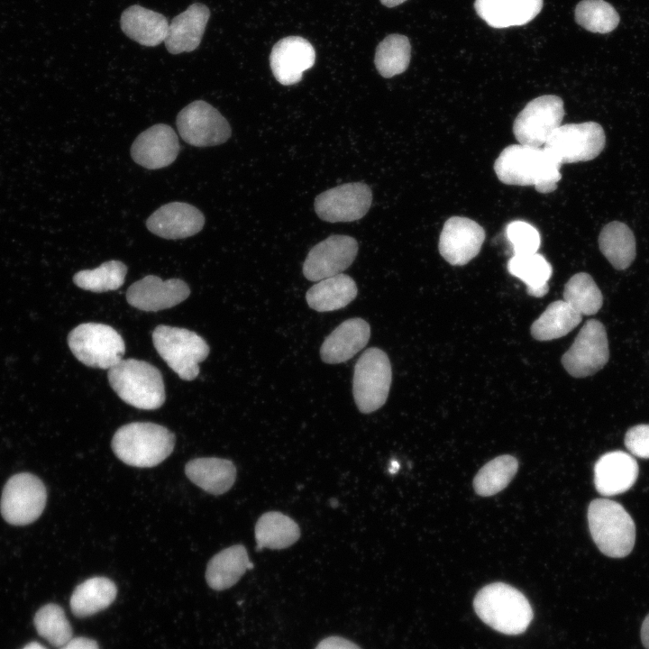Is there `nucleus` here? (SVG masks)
<instances>
[{"label": "nucleus", "mask_w": 649, "mask_h": 649, "mask_svg": "<svg viewBox=\"0 0 649 649\" xmlns=\"http://www.w3.org/2000/svg\"><path fill=\"white\" fill-rule=\"evenodd\" d=\"M205 216L199 209L184 202H171L159 207L147 219L148 230L165 239H182L199 233Z\"/></svg>", "instance_id": "nucleus-20"}, {"label": "nucleus", "mask_w": 649, "mask_h": 649, "mask_svg": "<svg viewBox=\"0 0 649 649\" xmlns=\"http://www.w3.org/2000/svg\"><path fill=\"white\" fill-rule=\"evenodd\" d=\"M22 649H47V648L38 642H32V643H29L28 644H26Z\"/></svg>", "instance_id": "nucleus-46"}, {"label": "nucleus", "mask_w": 649, "mask_h": 649, "mask_svg": "<svg viewBox=\"0 0 649 649\" xmlns=\"http://www.w3.org/2000/svg\"><path fill=\"white\" fill-rule=\"evenodd\" d=\"M370 336V327L364 319H347L324 339L320 348L321 359L329 364L344 362L366 346Z\"/></svg>", "instance_id": "nucleus-22"}, {"label": "nucleus", "mask_w": 649, "mask_h": 649, "mask_svg": "<svg viewBox=\"0 0 649 649\" xmlns=\"http://www.w3.org/2000/svg\"><path fill=\"white\" fill-rule=\"evenodd\" d=\"M392 380L389 359L382 350L371 347L358 359L352 378V394L358 409L372 413L386 402Z\"/></svg>", "instance_id": "nucleus-8"}, {"label": "nucleus", "mask_w": 649, "mask_h": 649, "mask_svg": "<svg viewBox=\"0 0 649 649\" xmlns=\"http://www.w3.org/2000/svg\"><path fill=\"white\" fill-rule=\"evenodd\" d=\"M563 101L554 95H544L531 100L517 114L513 133L520 144L542 147L562 124Z\"/></svg>", "instance_id": "nucleus-11"}, {"label": "nucleus", "mask_w": 649, "mask_h": 649, "mask_svg": "<svg viewBox=\"0 0 649 649\" xmlns=\"http://www.w3.org/2000/svg\"><path fill=\"white\" fill-rule=\"evenodd\" d=\"M107 378L118 397L136 408L153 410L165 401L161 372L145 361L122 359L108 370Z\"/></svg>", "instance_id": "nucleus-4"}, {"label": "nucleus", "mask_w": 649, "mask_h": 649, "mask_svg": "<svg viewBox=\"0 0 649 649\" xmlns=\"http://www.w3.org/2000/svg\"><path fill=\"white\" fill-rule=\"evenodd\" d=\"M358 288L348 275L337 274L319 280L306 292L307 305L317 312H329L345 307L355 299Z\"/></svg>", "instance_id": "nucleus-28"}, {"label": "nucleus", "mask_w": 649, "mask_h": 649, "mask_svg": "<svg viewBox=\"0 0 649 649\" xmlns=\"http://www.w3.org/2000/svg\"><path fill=\"white\" fill-rule=\"evenodd\" d=\"M253 564L242 544L227 547L214 555L207 563L206 580L208 586L223 590L233 586Z\"/></svg>", "instance_id": "nucleus-27"}, {"label": "nucleus", "mask_w": 649, "mask_h": 649, "mask_svg": "<svg viewBox=\"0 0 649 649\" xmlns=\"http://www.w3.org/2000/svg\"><path fill=\"white\" fill-rule=\"evenodd\" d=\"M371 201L372 193L368 185L346 183L318 195L315 210L319 218L326 222H352L367 214Z\"/></svg>", "instance_id": "nucleus-14"}, {"label": "nucleus", "mask_w": 649, "mask_h": 649, "mask_svg": "<svg viewBox=\"0 0 649 649\" xmlns=\"http://www.w3.org/2000/svg\"><path fill=\"white\" fill-rule=\"evenodd\" d=\"M603 128L596 122L561 124L544 148L561 164L595 159L605 147Z\"/></svg>", "instance_id": "nucleus-9"}, {"label": "nucleus", "mask_w": 649, "mask_h": 649, "mask_svg": "<svg viewBox=\"0 0 649 649\" xmlns=\"http://www.w3.org/2000/svg\"><path fill=\"white\" fill-rule=\"evenodd\" d=\"M117 589L113 580L105 577H92L78 584L70 598V608L78 617L96 614L114 600Z\"/></svg>", "instance_id": "nucleus-29"}, {"label": "nucleus", "mask_w": 649, "mask_h": 649, "mask_svg": "<svg viewBox=\"0 0 649 649\" xmlns=\"http://www.w3.org/2000/svg\"><path fill=\"white\" fill-rule=\"evenodd\" d=\"M152 342L160 356L184 380L197 377L198 363L210 351L205 339L195 332L164 324L154 329Z\"/></svg>", "instance_id": "nucleus-6"}, {"label": "nucleus", "mask_w": 649, "mask_h": 649, "mask_svg": "<svg viewBox=\"0 0 649 649\" xmlns=\"http://www.w3.org/2000/svg\"><path fill=\"white\" fill-rule=\"evenodd\" d=\"M174 434L166 427L151 422H133L121 426L112 439V449L125 464L151 468L172 452Z\"/></svg>", "instance_id": "nucleus-2"}, {"label": "nucleus", "mask_w": 649, "mask_h": 649, "mask_svg": "<svg viewBox=\"0 0 649 649\" xmlns=\"http://www.w3.org/2000/svg\"><path fill=\"white\" fill-rule=\"evenodd\" d=\"M609 350L607 333L601 322L586 321L573 343L562 355V363L566 371L575 378L595 374L608 362Z\"/></svg>", "instance_id": "nucleus-13"}, {"label": "nucleus", "mask_w": 649, "mask_h": 649, "mask_svg": "<svg viewBox=\"0 0 649 649\" xmlns=\"http://www.w3.org/2000/svg\"><path fill=\"white\" fill-rule=\"evenodd\" d=\"M599 245L603 255L617 270L628 268L635 260V236L624 223L614 221L606 224L599 233Z\"/></svg>", "instance_id": "nucleus-32"}, {"label": "nucleus", "mask_w": 649, "mask_h": 649, "mask_svg": "<svg viewBox=\"0 0 649 649\" xmlns=\"http://www.w3.org/2000/svg\"><path fill=\"white\" fill-rule=\"evenodd\" d=\"M616 9L604 0H582L575 7V21L585 30L608 33L619 23Z\"/></svg>", "instance_id": "nucleus-38"}, {"label": "nucleus", "mask_w": 649, "mask_h": 649, "mask_svg": "<svg viewBox=\"0 0 649 649\" xmlns=\"http://www.w3.org/2000/svg\"><path fill=\"white\" fill-rule=\"evenodd\" d=\"M506 235L513 247L514 255L534 254L540 247V233L527 222H510L506 227Z\"/></svg>", "instance_id": "nucleus-40"}, {"label": "nucleus", "mask_w": 649, "mask_h": 649, "mask_svg": "<svg viewBox=\"0 0 649 649\" xmlns=\"http://www.w3.org/2000/svg\"><path fill=\"white\" fill-rule=\"evenodd\" d=\"M474 8L488 25L503 29L531 22L541 12L543 0H475Z\"/></svg>", "instance_id": "nucleus-24"}, {"label": "nucleus", "mask_w": 649, "mask_h": 649, "mask_svg": "<svg viewBox=\"0 0 649 649\" xmlns=\"http://www.w3.org/2000/svg\"><path fill=\"white\" fill-rule=\"evenodd\" d=\"M127 267L120 261L104 262L94 270L77 272L73 282L82 289L92 292L116 290L124 282Z\"/></svg>", "instance_id": "nucleus-37"}, {"label": "nucleus", "mask_w": 649, "mask_h": 649, "mask_svg": "<svg viewBox=\"0 0 649 649\" xmlns=\"http://www.w3.org/2000/svg\"><path fill=\"white\" fill-rule=\"evenodd\" d=\"M391 464H392V465H391V467H390V469H389L390 472H392V473L397 472L398 470V468H399V465H398V462L393 461Z\"/></svg>", "instance_id": "nucleus-47"}, {"label": "nucleus", "mask_w": 649, "mask_h": 649, "mask_svg": "<svg viewBox=\"0 0 649 649\" xmlns=\"http://www.w3.org/2000/svg\"><path fill=\"white\" fill-rule=\"evenodd\" d=\"M563 300L581 315H592L603 304L602 293L588 273L573 275L565 284Z\"/></svg>", "instance_id": "nucleus-36"}, {"label": "nucleus", "mask_w": 649, "mask_h": 649, "mask_svg": "<svg viewBox=\"0 0 649 649\" xmlns=\"http://www.w3.org/2000/svg\"><path fill=\"white\" fill-rule=\"evenodd\" d=\"M485 240L484 229L475 221L452 216L443 224L439 252L451 265L462 266L476 257Z\"/></svg>", "instance_id": "nucleus-16"}, {"label": "nucleus", "mask_w": 649, "mask_h": 649, "mask_svg": "<svg viewBox=\"0 0 649 649\" xmlns=\"http://www.w3.org/2000/svg\"><path fill=\"white\" fill-rule=\"evenodd\" d=\"M411 45L407 36L389 34L376 48L374 63L379 73L392 78L404 72L410 62Z\"/></svg>", "instance_id": "nucleus-34"}, {"label": "nucleus", "mask_w": 649, "mask_h": 649, "mask_svg": "<svg viewBox=\"0 0 649 649\" xmlns=\"http://www.w3.org/2000/svg\"><path fill=\"white\" fill-rule=\"evenodd\" d=\"M179 150L175 131L168 124L157 123L136 137L131 147V156L143 168L158 169L170 165Z\"/></svg>", "instance_id": "nucleus-18"}, {"label": "nucleus", "mask_w": 649, "mask_h": 649, "mask_svg": "<svg viewBox=\"0 0 649 649\" xmlns=\"http://www.w3.org/2000/svg\"><path fill=\"white\" fill-rule=\"evenodd\" d=\"M518 462L511 455H500L486 463L476 474L473 488L480 496L489 497L505 489L517 471Z\"/></svg>", "instance_id": "nucleus-35"}, {"label": "nucleus", "mask_w": 649, "mask_h": 649, "mask_svg": "<svg viewBox=\"0 0 649 649\" xmlns=\"http://www.w3.org/2000/svg\"><path fill=\"white\" fill-rule=\"evenodd\" d=\"M209 17L208 7L195 3L173 18L164 41L168 51L179 54L195 50L201 42Z\"/></svg>", "instance_id": "nucleus-23"}, {"label": "nucleus", "mask_w": 649, "mask_h": 649, "mask_svg": "<svg viewBox=\"0 0 649 649\" xmlns=\"http://www.w3.org/2000/svg\"><path fill=\"white\" fill-rule=\"evenodd\" d=\"M358 248L353 237L341 234L329 236L309 251L303 264L305 278L319 281L341 274L353 262Z\"/></svg>", "instance_id": "nucleus-15"}, {"label": "nucleus", "mask_w": 649, "mask_h": 649, "mask_svg": "<svg viewBox=\"0 0 649 649\" xmlns=\"http://www.w3.org/2000/svg\"><path fill=\"white\" fill-rule=\"evenodd\" d=\"M189 294V287L182 279L162 280L157 276L148 275L129 287L126 299L135 308L155 312L178 305Z\"/></svg>", "instance_id": "nucleus-17"}, {"label": "nucleus", "mask_w": 649, "mask_h": 649, "mask_svg": "<svg viewBox=\"0 0 649 649\" xmlns=\"http://www.w3.org/2000/svg\"><path fill=\"white\" fill-rule=\"evenodd\" d=\"M74 356L88 367L109 370L122 360L125 345L121 334L112 326L84 323L68 336Z\"/></svg>", "instance_id": "nucleus-7"}, {"label": "nucleus", "mask_w": 649, "mask_h": 649, "mask_svg": "<svg viewBox=\"0 0 649 649\" xmlns=\"http://www.w3.org/2000/svg\"><path fill=\"white\" fill-rule=\"evenodd\" d=\"M507 270L526 284L528 295L541 297L548 292L553 269L542 254L514 255L507 262Z\"/></svg>", "instance_id": "nucleus-33"}, {"label": "nucleus", "mask_w": 649, "mask_h": 649, "mask_svg": "<svg viewBox=\"0 0 649 649\" xmlns=\"http://www.w3.org/2000/svg\"><path fill=\"white\" fill-rule=\"evenodd\" d=\"M641 640L644 646L649 649V614L645 617L641 627Z\"/></svg>", "instance_id": "nucleus-44"}, {"label": "nucleus", "mask_w": 649, "mask_h": 649, "mask_svg": "<svg viewBox=\"0 0 649 649\" xmlns=\"http://www.w3.org/2000/svg\"><path fill=\"white\" fill-rule=\"evenodd\" d=\"M59 649H99L96 641L87 637L71 638Z\"/></svg>", "instance_id": "nucleus-43"}, {"label": "nucleus", "mask_w": 649, "mask_h": 649, "mask_svg": "<svg viewBox=\"0 0 649 649\" xmlns=\"http://www.w3.org/2000/svg\"><path fill=\"white\" fill-rule=\"evenodd\" d=\"M625 444L632 455L649 459V425L630 428L626 434Z\"/></svg>", "instance_id": "nucleus-41"}, {"label": "nucleus", "mask_w": 649, "mask_h": 649, "mask_svg": "<svg viewBox=\"0 0 649 649\" xmlns=\"http://www.w3.org/2000/svg\"><path fill=\"white\" fill-rule=\"evenodd\" d=\"M315 649H361L356 644L340 636H329L323 639Z\"/></svg>", "instance_id": "nucleus-42"}, {"label": "nucleus", "mask_w": 649, "mask_h": 649, "mask_svg": "<svg viewBox=\"0 0 649 649\" xmlns=\"http://www.w3.org/2000/svg\"><path fill=\"white\" fill-rule=\"evenodd\" d=\"M473 607L484 623L507 635L523 633L533 618L532 608L525 595L502 582L491 583L480 590Z\"/></svg>", "instance_id": "nucleus-3"}, {"label": "nucleus", "mask_w": 649, "mask_h": 649, "mask_svg": "<svg viewBox=\"0 0 649 649\" xmlns=\"http://www.w3.org/2000/svg\"><path fill=\"white\" fill-rule=\"evenodd\" d=\"M582 319L567 302L551 303L531 325V334L538 341H551L568 334Z\"/></svg>", "instance_id": "nucleus-31"}, {"label": "nucleus", "mask_w": 649, "mask_h": 649, "mask_svg": "<svg viewBox=\"0 0 649 649\" xmlns=\"http://www.w3.org/2000/svg\"><path fill=\"white\" fill-rule=\"evenodd\" d=\"M122 31L132 40L147 47H154L165 41L169 23L155 11L138 5L126 8L120 19Z\"/></svg>", "instance_id": "nucleus-25"}, {"label": "nucleus", "mask_w": 649, "mask_h": 649, "mask_svg": "<svg viewBox=\"0 0 649 649\" xmlns=\"http://www.w3.org/2000/svg\"><path fill=\"white\" fill-rule=\"evenodd\" d=\"M562 164L544 147L512 144L506 147L494 163L498 178L504 184L534 186L536 191H554L561 179Z\"/></svg>", "instance_id": "nucleus-1"}, {"label": "nucleus", "mask_w": 649, "mask_h": 649, "mask_svg": "<svg viewBox=\"0 0 649 649\" xmlns=\"http://www.w3.org/2000/svg\"><path fill=\"white\" fill-rule=\"evenodd\" d=\"M590 535L601 553L621 558L632 551L635 539L634 521L617 502L597 498L588 508Z\"/></svg>", "instance_id": "nucleus-5"}, {"label": "nucleus", "mask_w": 649, "mask_h": 649, "mask_svg": "<svg viewBox=\"0 0 649 649\" xmlns=\"http://www.w3.org/2000/svg\"><path fill=\"white\" fill-rule=\"evenodd\" d=\"M185 472L194 484L213 495L227 492L236 479L233 462L216 457L193 459L186 464Z\"/></svg>", "instance_id": "nucleus-26"}, {"label": "nucleus", "mask_w": 649, "mask_h": 649, "mask_svg": "<svg viewBox=\"0 0 649 649\" xmlns=\"http://www.w3.org/2000/svg\"><path fill=\"white\" fill-rule=\"evenodd\" d=\"M315 61L312 44L299 36H288L279 41L272 48L270 64L275 78L284 86L298 83L303 73Z\"/></svg>", "instance_id": "nucleus-19"}, {"label": "nucleus", "mask_w": 649, "mask_h": 649, "mask_svg": "<svg viewBox=\"0 0 649 649\" xmlns=\"http://www.w3.org/2000/svg\"><path fill=\"white\" fill-rule=\"evenodd\" d=\"M407 0H380V3L387 7H394L401 5Z\"/></svg>", "instance_id": "nucleus-45"}, {"label": "nucleus", "mask_w": 649, "mask_h": 649, "mask_svg": "<svg viewBox=\"0 0 649 649\" xmlns=\"http://www.w3.org/2000/svg\"><path fill=\"white\" fill-rule=\"evenodd\" d=\"M176 124L180 137L196 147L215 146L231 136V127L220 112L203 100L185 106L177 115Z\"/></svg>", "instance_id": "nucleus-12"}, {"label": "nucleus", "mask_w": 649, "mask_h": 649, "mask_svg": "<svg viewBox=\"0 0 649 649\" xmlns=\"http://www.w3.org/2000/svg\"><path fill=\"white\" fill-rule=\"evenodd\" d=\"M254 533L258 551L263 548L285 549L300 537L298 525L289 516L278 511L262 514L255 525Z\"/></svg>", "instance_id": "nucleus-30"}, {"label": "nucleus", "mask_w": 649, "mask_h": 649, "mask_svg": "<svg viewBox=\"0 0 649 649\" xmlns=\"http://www.w3.org/2000/svg\"><path fill=\"white\" fill-rule=\"evenodd\" d=\"M638 465L627 452L614 451L603 454L594 466V484L602 496L609 497L628 490L635 482Z\"/></svg>", "instance_id": "nucleus-21"}, {"label": "nucleus", "mask_w": 649, "mask_h": 649, "mask_svg": "<svg viewBox=\"0 0 649 649\" xmlns=\"http://www.w3.org/2000/svg\"><path fill=\"white\" fill-rule=\"evenodd\" d=\"M34 625L39 635L50 644L61 647L72 638L71 626L57 604H47L35 614Z\"/></svg>", "instance_id": "nucleus-39"}, {"label": "nucleus", "mask_w": 649, "mask_h": 649, "mask_svg": "<svg viewBox=\"0 0 649 649\" xmlns=\"http://www.w3.org/2000/svg\"><path fill=\"white\" fill-rule=\"evenodd\" d=\"M47 492L36 476L23 472L12 476L4 487L0 508L5 520L14 526H25L42 513Z\"/></svg>", "instance_id": "nucleus-10"}]
</instances>
